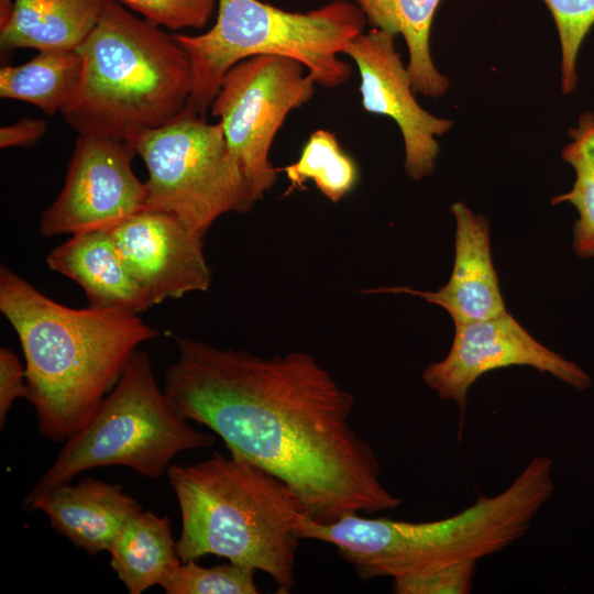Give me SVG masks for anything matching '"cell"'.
I'll list each match as a JSON object with an SVG mask.
<instances>
[{"instance_id":"ffe728a7","label":"cell","mask_w":594,"mask_h":594,"mask_svg":"<svg viewBox=\"0 0 594 594\" xmlns=\"http://www.w3.org/2000/svg\"><path fill=\"white\" fill-rule=\"evenodd\" d=\"M81 75L76 50H44L29 62L0 69V96L32 103L46 114L62 111Z\"/></svg>"},{"instance_id":"4fadbf2b","label":"cell","mask_w":594,"mask_h":594,"mask_svg":"<svg viewBox=\"0 0 594 594\" xmlns=\"http://www.w3.org/2000/svg\"><path fill=\"white\" fill-rule=\"evenodd\" d=\"M108 230L151 307L210 287L204 238L174 217L144 209Z\"/></svg>"},{"instance_id":"52a82bcc","label":"cell","mask_w":594,"mask_h":594,"mask_svg":"<svg viewBox=\"0 0 594 594\" xmlns=\"http://www.w3.org/2000/svg\"><path fill=\"white\" fill-rule=\"evenodd\" d=\"M215 441L213 435L198 431L176 410L157 384L148 354L138 349L90 420L65 441L23 506L32 510L51 491L96 468L121 465L158 479L177 453L209 448Z\"/></svg>"},{"instance_id":"83f0119b","label":"cell","mask_w":594,"mask_h":594,"mask_svg":"<svg viewBox=\"0 0 594 594\" xmlns=\"http://www.w3.org/2000/svg\"><path fill=\"white\" fill-rule=\"evenodd\" d=\"M47 131L44 120L22 118L18 122L0 129V147L30 146Z\"/></svg>"},{"instance_id":"5bb4252c","label":"cell","mask_w":594,"mask_h":594,"mask_svg":"<svg viewBox=\"0 0 594 594\" xmlns=\"http://www.w3.org/2000/svg\"><path fill=\"white\" fill-rule=\"evenodd\" d=\"M455 219L454 264L448 283L436 292L389 287L367 293H407L442 307L455 323L488 319L506 311L493 265L490 222L466 205L451 206Z\"/></svg>"},{"instance_id":"7c38bea8","label":"cell","mask_w":594,"mask_h":594,"mask_svg":"<svg viewBox=\"0 0 594 594\" xmlns=\"http://www.w3.org/2000/svg\"><path fill=\"white\" fill-rule=\"evenodd\" d=\"M343 54L359 68L363 109L397 123L404 140L406 174L414 180L431 175L440 152L437 138L449 132L453 122L418 103L407 66L396 51L395 35L378 29L362 32Z\"/></svg>"},{"instance_id":"8992f818","label":"cell","mask_w":594,"mask_h":594,"mask_svg":"<svg viewBox=\"0 0 594 594\" xmlns=\"http://www.w3.org/2000/svg\"><path fill=\"white\" fill-rule=\"evenodd\" d=\"M212 28L197 35L174 34L186 52L193 74L187 107L205 114L224 74L257 55L298 61L317 85L334 88L351 76L339 57L363 32L366 18L359 6L334 0L308 12H289L260 0H217Z\"/></svg>"},{"instance_id":"ba28073f","label":"cell","mask_w":594,"mask_h":594,"mask_svg":"<svg viewBox=\"0 0 594 594\" xmlns=\"http://www.w3.org/2000/svg\"><path fill=\"white\" fill-rule=\"evenodd\" d=\"M128 141L148 173L146 209L174 217L201 238L220 216L244 213L257 201L221 124L187 106Z\"/></svg>"},{"instance_id":"e0dca14e","label":"cell","mask_w":594,"mask_h":594,"mask_svg":"<svg viewBox=\"0 0 594 594\" xmlns=\"http://www.w3.org/2000/svg\"><path fill=\"white\" fill-rule=\"evenodd\" d=\"M111 0H13L0 26L3 50H77Z\"/></svg>"},{"instance_id":"9c48e42d","label":"cell","mask_w":594,"mask_h":594,"mask_svg":"<svg viewBox=\"0 0 594 594\" xmlns=\"http://www.w3.org/2000/svg\"><path fill=\"white\" fill-rule=\"evenodd\" d=\"M305 69L279 55L246 58L224 74L210 106L257 201L279 173L268 158L277 131L287 114L315 94L317 84Z\"/></svg>"},{"instance_id":"3957f363","label":"cell","mask_w":594,"mask_h":594,"mask_svg":"<svg viewBox=\"0 0 594 594\" xmlns=\"http://www.w3.org/2000/svg\"><path fill=\"white\" fill-rule=\"evenodd\" d=\"M553 492L552 460L539 455L503 492L481 495L451 517L410 522L349 514L321 524L306 513L300 536L334 546L361 580L397 579L503 551L527 534Z\"/></svg>"},{"instance_id":"ac0fdd59","label":"cell","mask_w":594,"mask_h":594,"mask_svg":"<svg viewBox=\"0 0 594 594\" xmlns=\"http://www.w3.org/2000/svg\"><path fill=\"white\" fill-rule=\"evenodd\" d=\"M110 564L130 594L161 585L182 561L167 516L139 512L123 526L108 551Z\"/></svg>"},{"instance_id":"5b68a950","label":"cell","mask_w":594,"mask_h":594,"mask_svg":"<svg viewBox=\"0 0 594 594\" xmlns=\"http://www.w3.org/2000/svg\"><path fill=\"white\" fill-rule=\"evenodd\" d=\"M77 53L81 75L61 111L79 135L129 140L187 105L191 67L174 35L111 0Z\"/></svg>"},{"instance_id":"cb8c5ba5","label":"cell","mask_w":594,"mask_h":594,"mask_svg":"<svg viewBox=\"0 0 594 594\" xmlns=\"http://www.w3.org/2000/svg\"><path fill=\"white\" fill-rule=\"evenodd\" d=\"M554 20L561 50V90L570 95L578 84L576 59L594 25V0H542Z\"/></svg>"},{"instance_id":"2e32d148","label":"cell","mask_w":594,"mask_h":594,"mask_svg":"<svg viewBox=\"0 0 594 594\" xmlns=\"http://www.w3.org/2000/svg\"><path fill=\"white\" fill-rule=\"evenodd\" d=\"M46 263L82 288L90 308L140 314L151 307L122 262L109 230L72 234L47 254Z\"/></svg>"},{"instance_id":"277c9868","label":"cell","mask_w":594,"mask_h":594,"mask_svg":"<svg viewBox=\"0 0 594 594\" xmlns=\"http://www.w3.org/2000/svg\"><path fill=\"white\" fill-rule=\"evenodd\" d=\"M166 474L180 509L176 551L182 562L213 554L268 574L278 593L295 587L307 512L287 484L232 452H213L189 465L170 464Z\"/></svg>"},{"instance_id":"603a6c76","label":"cell","mask_w":594,"mask_h":594,"mask_svg":"<svg viewBox=\"0 0 594 594\" xmlns=\"http://www.w3.org/2000/svg\"><path fill=\"white\" fill-rule=\"evenodd\" d=\"M255 570L228 562L205 568L182 562L160 586L166 594H257Z\"/></svg>"},{"instance_id":"d6986e66","label":"cell","mask_w":594,"mask_h":594,"mask_svg":"<svg viewBox=\"0 0 594 594\" xmlns=\"http://www.w3.org/2000/svg\"><path fill=\"white\" fill-rule=\"evenodd\" d=\"M441 0H355L369 23L392 35L402 34L408 50L407 69L415 94L439 98L450 87L430 53V30Z\"/></svg>"},{"instance_id":"6da1fadb","label":"cell","mask_w":594,"mask_h":594,"mask_svg":"<svg viewBox=\"0 0 594 594\" xmlns=\"http://www.w3.org/2000/svg\"><path fill=\"white\" fill-rule=\"evenodd\" d=\"M164 393L187 420L287 484L316 521L397 508L374 449L351 427L354 399L311 355L262 358L179 339Z\"/></svg>"},{"instance_id":"4316f807","label":"cell","mask_w":594,"mask_h":594,"mask_svg":"<svg viewBox=\"0 0 594 594\" xmlns=\"http://www.w3.org/2000/svg\"><path fill=\"white\" fill-rule=\"evenodd\" d=\"M26 372L19 358L8 348L0 349V427L7 420V415L13 402L26 397Z\"/></svg>"},{"instance_id":"7a4b0ae2","label":"cell","mask_w":594,"mask_h":594,"mask_svg":"<svg viewBox=\"0 0 594 594\" xmlns=\"http://www.w3.org/2000/svg\"><path fill=\"white\" fill-rule=\"evenodd\" d=\"M0 310L21 343L38 431L55 442L90 420L139 345L160 333L139 314L61 305L3 265Z\"/></svg>"},{"instance_id":"d4e9b609","label":"cell","mask_w":594,"mask_h":594,"mask_svg":"<svg viewBox=\"0 0 594 594\" xmlns=\"http://www.w3.org/2000/svg\"><path fill=\"white\" fill-rule=\"evenodd\" d=\"M476 561H460L393 579L396 594H468Z\"/></svg>"},{"instance_id":"9a60e30c","label":"cell","mask_w":594,"mask_h":594,"mask_svg":"<svg viewBox=\"0 0 594 594\" xmlns=\"http://www.w3.org/2000/svg\"><path fill=\"white\" fill-rule=\"evenodd\" d=\"M141 508L120 484L85 477L76 485L54 488L32 510L45 513L58 534L96 556L109 551L123 526Z\"/></svg>"},{"instance_id":"484cf974","label":"cell","mask_w":594,"mask_h":594,"mask_svg":"<svg viewBox=\"0 0 594 594\" xmlns=\"http://www.w3.org/2000/svg\"><path fill=\"white\" fill-rule=\"evenodd\" d=\"M145 20L169 30L201 29L211 16L217 0H117Z\"/></svg>"},{"instance_id":"7402d4cb","label":"cell","mask_w":594,"mask_h":594,"mask_svg":"<svg viewBox=\"0 0 594 594\" xmlns=\"http://www.w3.org/2000/svg\"><path fill=\"white\" fill-rule=\"evenodd\" d=\"M568 135L571 141L562 148L561 158L574 168L576 177L572 189L551 202H569L576 208L573 248L587 258L594 256V112L581 114Z\"/></svg>"},{"instance_id":"44dd1931","label":"cell","mask_w":594,"mask_h":594,"mask_svg":"<svg viewBox=\"0 0 594 594\" xmlns=\"http://www.w3.org/2000/svg\"><path fill=\"white\" fill-rule=\"evenodd\" d=\"M293 189L304 188L312 180L319 191L332 202L340 201L359 180L355 161L340 146L336 135L327 130H316L305 143L299 158L283 168Z\"/></svg>"},{"instance_id":"30bf717a","label":"cell","mask_w":594,"mask_h":594,"mask_svg":"<svg viewBox=\"0 0 594 594\" xmlns=\"http://www.w3.org/2000/svg\"><path fill=\"white\" fill-rule=\"evenodd\" d=\"M135 154L127 140L79 135L64 186L41 213V234L108 230L146 209V184L131 167Z\"/></svg>"},{"instance_id":"8fae6325","label":"cell","mask_w":594,"mask_h":594,"mask_svg":"<svg viewBox=\"0 0 594 594\" xmlns=\"http://www.w3.org/2000/svg\"><path fill=\"white\" fill-rule=\"evenodd\" d=\"M454 326L449 353L430 363L421 377L440 399L453 400L461 411L469 389L483 374L513 365L548 373L578 391L591 386V377L581 366L541 344L507 311Z\"/></svg>"}]
</instances>
